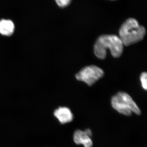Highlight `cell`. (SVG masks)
Wrapping results in <instances>:
<instances>
[{
  "label": "cell",
  "mask_w": 147,
  "mask_h": 147,
  "mask_svg": "<svg viewBox=\"0 0 147 147\" xmlns=\"http://www.w3.org/2000/svg\"><path fill=\"white\" fill-rule=\"evenodd\" d=\"M123 44L118 36L112 34L100 36L94 45L95 55L100 59H104L107 55V50H110L115 58L120 57L123 50Z\"/></svg>",
  "instance_id": "6da1fadb"
},
{
  "label": "cell",
  "mask_w": 147,
  "mask_h": 147,
  "mask_svg": "<svg viewBox=\"0 0 147 147\" xmlns=\"http://www.w3.org/2000/svg\"><path fill=\"white\" fill-rule=\"evenodd\" d=\"M146 33L145 27L134 18H129L122 24L119 30V37L125 46H128L141 41Z\"/></svg>",
  "instance_id": "7a4b0ae2"
},
{
  "label": "cell",
  "mask_w": 147,
  "mask_h": 147,
  "mask_svg": "<svg viewBox=\"0 0 147 147\" xmlns=\"http://www.w3.org/2000/svg\"><path fill=\"white\" fill-rule=\"evenodd\" d=\"M112 107L120 114L130 116L132 113L139 115L141 110L131 96L126 92H120L112 97Z\"/></svg>",
  "instance_id": "3957f363"
},
{
  "label": "cell",
  "mask_w": 147,
  "mask_h": 147,
  "mask_svg": "<svg viewBox=\"0 0 147 147\" xmlns=\"http://www.w3.org/2000/svg\"><path fill=\"white\" fill-rule=\"evenodd\" d=\"M104 71L96 66L85 67L76 75L78 81L85 82L89 86H92L104 75Z\"/></svg>",
  "instance_id": "277c9868"
},
{
  "label": "cell",
  "mask_w": 147,
  "mask_h": 147,
  "mask_svg": "<svg viewBox=\"0 0 147 147\" xmlns=\"http://www.w3.org/2000/svg\"><path fill=\"white\" fill-rule=\"evenodd\" d=\"M92 132L89 129H87L85 131L76 130L74 134L73 139L76 144H82L85 147H92L93 142L90 137Z\"/></svg>",
  "instance_id": "5b68a950"
},
{
  "label": "cell",
  "mask_w": 147,
  "mask_h": 147,
  "mask_svg": "<svg viewBox=\"0 0 147 147\" xmlns=\"http://www.w3.org/2000/svg\"><path fill=\"white\" fill-rule=\"evenodd\" d=\"M54 115L61 124L70 122L73 119V115L71 110L65 107H59L55 110Z\"/></svg>",
  "instance_id": "8992f818"
},
{
  "label": "cell",
  "mask_w": 147,
  "mask_h": 147,
  "mask_svg": "<svg viewBox=\"0 0 147 147\" xmlns=\"http://www.w3.org/2000/svg\"><path fill=\"white\" fill-rule=\"evenodd\" d=\"M15 30V25L10 19H2L0 20V34L5 36H10Z\"/></svg>",
  "instance_id": "52a82bcc"
},
{
  "label": "cell",
  "mask_w": 147,
  "mask_h": 147,
  "mask_svg": "<svg viewBox=\"0 0 147 147\" xmlns=\"http://www.w3.org/2000/svg\"><path fill=\"white\" fill-rule=\"evenodd\" d=\"M55 3L59 7L65 8L71 4L72 0H55Z\"/></svg>",
  "instance_id": "ba28073f"
},
{
  "label": "cell",
  "mask_w": 147,
  "mask_h": 147,
  "mask_svg": "<svg viewBox=\"0 0 147 147\" xmlns=\"http://www.w3.org/2000/svg\"><path fill=\"white\" fill-rule=\"evenodd\" d=\"M147 74L146 72H143L140 76V81L142 86L146 90L147 88Z\"/></svg>",
  "instance_id": "9c48e42d"
},
{
  "label": "cell",
  "mask_w": 147,
  "mask_h": 147,
  "mask_svg": "<svg viewBox=\"0 0 147 147\" xmlns=\"http://www.w3.org/2000/svg\"><path fill=\"white\" fill-rule=\"evenodd\" d=\"M108 1H117V0H108Z\"/></svg>",
  "instance_id": "30bf717a"
}]
</instances>
